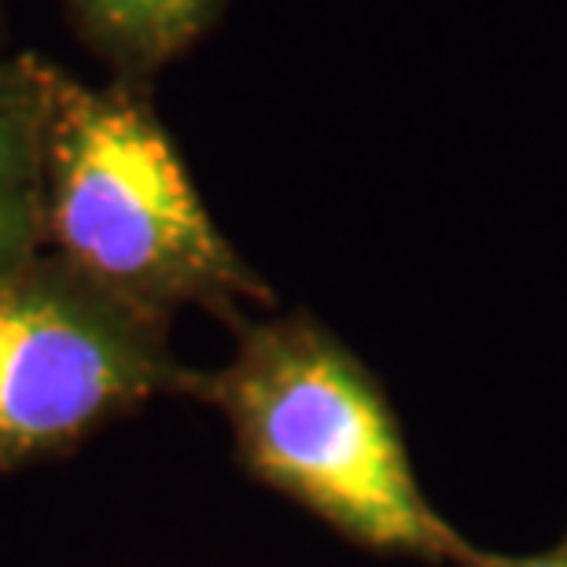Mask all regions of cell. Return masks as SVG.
Listing matches in <instances>:
<instances>
[{
	"instance_id": "1",
	"label": "cell",
	"mask_w": 567,
	"mask_h": 567,
	"mask_svg": "<svg viewBox=\"0 0 567 567\" xmlns=\"http://www.w3.org/2000/svg\"><path fill=\"white\" fill-rule=\"evenodd\" d=\"M233 358L192 399L233 431L240 468L383 557L453 564L472 549L416 483L380 377L310 310L247 317Z\"/></svg>"
},
{
	"instance_id": "2",
	"label": "cell",
	"mask_w": 567,
	"mask_h": 567,
	"mask_svg": "<svg viewBox=\"0 0 567 567\" xmlns=\"http://www.w3.org/2000/svg\"><path fill=\"white\" fill-rule=\"evenodd\" d=\"M44 74V251L166 321L196 306L236 332L277 302L210 218L141 82Z\"/></svg>"
},
{
	"instance_id": "3",
	"label": "cell",
	"mask_w": 567,
	"mask_h": 567,
	"mask_svg": "<svg viewBox=\"0 0 567 567\" xmlns=\"http://www.w3.org/2000/svg\"><path fill=\"white\" fill-rule=\"evenodd\" d=\"M199 372L169 347V321L41 251L0 277V475L60 461Z\"/></svg>"
},
{
	"instance_id": "4",
	"label": "cell",
	"mask_w": 567,
	"mask_h": 567,
	"mask_svg": "<svg viewBox=\"0 0 567 567\" xmlns=\"http://www.w3.org/2000/svg\"><path fill=\"white\" fill-rule=\"evenodd\" d=\"M44 66L38 55L0 63V277L44 251Z\"/></svg>"
},
{
	"instance_id": "5",
	"label": "cell",
	"mask_w": 567,
	"mask_h": 567,
	"mask_svg": "<svg viewBox=\"0 0 567 567\" xmlns=\"http://www.w3.org/2000/svg\"><path fill=\"white\" fill-rule=\"evenodd\" d=\"M229 0H71L85 41L126 82H144L207 33Z\"/></svg>"
},
{
	"instance_id": "6",
	"label": "cell",
	"mask_w": 567,
	"mask_h": 567,
	"mask_svg": "<svg viewBox=\"0 0 567 567\" xmlns=\"http://www.w3.org/2000/svg\"><path fill=\"white\" fill-rule=\"evenodd\" d=\"M450 567H567V530L557 546L530 553V557H516V553H491V549H468L461 560H453Z\"/></svg>"
}]
</instances>
